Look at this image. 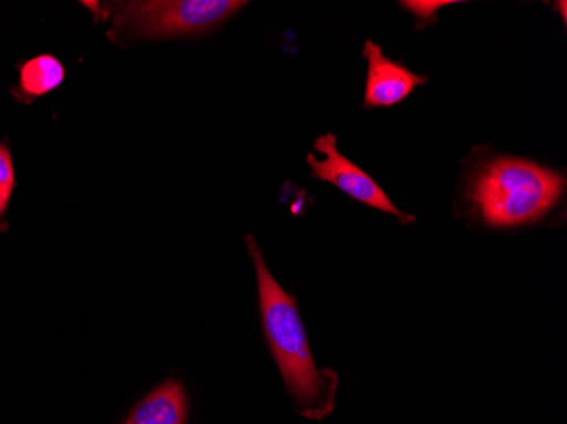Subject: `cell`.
<instances>
[{
    "label": "cell",
    "instance_id": "6da1fadb",
    "mask_svg": "<svg viewBox=\"0 0 567 424\" xmlns=\"http://www.w3.org/2000/svg\"><path fill=\"white\" fill-rule=\"evenodd\" d=\"M247 244L257 270L264 331L284 384L301 416L321 420L334 407L339 378L331 370L318 369L309 350L298 302L274 279L254 236H247Z\"/></svg>",
    "mask_w": 567,
    "mask_h": 424
},
{
    "label": "cell",
    "instance_id": "7a4b0ae2",
    "mask_svg": "<svg viewBox=\"0 0 567 424\" xmlns=\"http://www.w3.org/2000/svg\"><path fill=\"white\" fill-rule=\"evenodd\" d=\"M564 177L522 158H496L471 184V199L486 225L515 228L530 225L559 203Z\"/></svg>",
    "mask_w": 567,
    "mask_h": 424
},
{
    "label": "cell",
    "instance_id": "3957f363",
    "mask_svg": "<svg viewBox=\"0 0 567 424\" xmlns=\"http://www.w3.org/2000/svg\"><path fill=\"white\" fill-rule=\"evenodd\" d=\"M241 0L124 2L113 12V33L130 38H175L206 33L240 11Z\"/></svg>",
    "mask_w": 567,
    "mask_h": 424
},
{
    "label": "cell",
    "instance_id": "277c9868",
    "mask_svg": "<svg viewBox=\"0 0 567 424\" xmlns=\"http://www.w3.org/2000/svg\"><path fill=\"white\" fill-rule=\"evenodd\" d=\"M315 149L324 155L323 161H318L313 153L308 155V165L315 178L339 187L347 196L372 207V209L396 216L404 225L415 221L413 216L404 215L391 203L388 194L381 189V185L374 178L369 177L362 168L357 167L355 164H352L347 156L339 152L337 138L333 135L327 133V135H321L320 138H317Z\"/></svg>",
    "mask_w": 567,
    "mask_h": 424
},
{
    "label": "cell",
    "instance_id": "5b68a950",
    "mask_svg": "<svg viewBox=\"0 0 567 424\" xmlns=\"http://www.w3.org/2000/svg\"><path fill=\"white\" fill-rule=\"evenodd\" d=\"M368 62L364 107H391L410 97L415 89L426 84V76L411 72L403 63L394 62L382 53L379 44L365 41L362 51Z\"/></svg>",
    "mask_w": 567,
    "mask_h": 424
},
{
    "label": "cell",
    "instance_id": "8992f818",
    "mask_svg": "<svg viewBox=\"0 0 567 424\" xmlns=\"http://www.w3.org/2000/svg\"><path fill=\"white\" fill-rule=\"evenodd\" d=\"M189 401L178 381L164 382L145 395L124 424H187Z\"/></svg>",
    "mask_w": 567,
    "mask_h": 424
},
{
    "label": "cell",
    "instance_id": "52a82bcc",
    "mask_svg": "<svg viewBox=\"0 0 567 424\" xmlns=\"http://www.w3.org/2000/svg\"><path fill=\"white\" fill-rule=\"evenodd\" d=\"M65 81V69L59 59L51 55L34 56L21 66L16 95L31 102L55 91Z\"/></svg>",
    "mask_w": 567,
    "mask_h": 424
},
{
    "label": "cell",
    "instance_id": "ba28073f",
    "mask_svg": "<svg viewBox=\"0 0 567 424\" xmlns=\"http://www.w3.org/2000/svg\"><path fill=\"white\" fill-rule=\"evenodd\" d=\"M16 175L11 153L4 145H0V218L4 216L14 190Z\"/></svg>",
    "mask_w": 567,
    "mask_h": 424
},
{
    "label": "cell",
    "instance_id": "9c48e42d",
    "mask_svg": "<svg viewBox=\"0 0 567 424\" xmlns=\"http://www.w3.org/2000/svg\"><path fill=\"white\" fill-rule=\"evenodd\" d=\"M451 4H454V2H447V0H410V2H401V6L406 11L415 15L419 28H425L426 24L436 22V11Z\"/></svg>",
    "mask_w": 567,
    "mask_h": 424
}]
</instances>
